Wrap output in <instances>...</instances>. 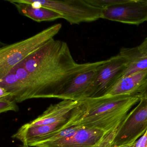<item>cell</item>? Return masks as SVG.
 <instances>
[{
    "label": "cell",
    "instance_id": "obj_16",
    "mask_svg": "<svg viewBox=\"0 0 147 147\" xmlns=\"http://www.w3.org/2000/svg\"><path fill=\"white\" fill-rule=\"evenodd\" d=\"M125 1V0H88L90 4L101 10L121 4Z\"/></svg>",
    "mask_w": 147,
    "mask_h": 147
},
{
    "label": "cell",
    "instance_id": "obj_21",
    "mask_svg": "<svg viewBox=\"0 0 147 147\" xmlns=\"http://www.w3.org/2000/svg\"><path fill=\"white\" fill-rule=\"evenodd\" d=\"M20 147H30L29 145H26V144H23V145H21Z\"/></svg>",
    "mask_w": 147,
    "mask_h": 147
},
{
    "label": "cell",
    "instance_id": "obj_22",
    "mask_svg": "<svg viewBox=\"0 0 147 147\" xmlns=\"http://www.w3.org/2000/svg\"><path fill=\"white\" fill-rule=\"evenodd\" d=\"M133 144H131V145H129V146H128V147H132V145H133Z\"/></svg>",
    "mask_w": 147,
    "mask_h": 147
},
{
    "label": "cell",
    "instance_id": "obj_1",
    "mask_svg": "<svg viewBox=\"0 0 147 147\" xmlns=\"http://www.w3.org/2000/svg\"><path fill=\"white\" fill-rule=\"evenodd\" d=\"M105 61L78 63L67 44L54 38L0 79V87L10 92L11 98L18 103L32 98H56L76 76Z\"/></svg>",
    "mask_w": 147,
    "mask_h": 147
},
{
    "label": "cell",
    "instance_id": "obj_8",
    "mask_svg": "<svg viewBox=\"0 0 147 147\" xmlns=\"http://www.w3.org/2000/svg\"><path fill=\"white\" fill-rule=\"evenodd\" d=\"M84 112L83 101L80 100L70 117L68 118L45 125L32 126L27 123L22 125L12 136V138L21 141L23 144L27 145L34 139L76 124L81 119Z\"/></svg>",
    "mask_w": 147,
    "mask_h": 147
},
{
    "label": "cell",
    "instance_id": "obj_9",
    "mask_svg": "<svg viewBox=\"0 0 147 147\" xmlns=\"http://www.w3.org/2000/svg\"><path fill=\"white\" fill-rule=\"evenodd\" d=\"M107 135L102 130L82 126L69 137L53 142L36 144L31 147H100Z\"/></svg>",
    "mask_w": 147,
    "mask_h": 147
},
{
    "label": "cell",
    "instance_id": "obj_18",
    "mask_svg": "<svg viewBox=\"0 0 147 147\" xmlns=\"http://www.w3.org/2000/svg\"><path fill=\"white\" fill-rule=\"evenodd\" d=\"M137 48L140 54L142 55H147V37L140 45L137 46Z\"/></svg>",
    "mask_w": 147,
    "mask_h": 147
},
{
    "label": "cell",
    "instance_id": "obj_15",
    "mask_svg": "<svg viewBox=\"0 0 147 147\" xmlns=\"http://www.w3.org/2000/svg\"><path fill=\"white\" fill-rule=\"evenodd\" d=\"M19 107L16 102L9 98H0V113L6 112L8 111H18Z\"/></svg>",
    "mask_w": 147,
    "mask_h": 147
},
{
    "label": "cell",
    "instance_id": "obj_6",
    "mask_svg": "<svg viewBox=\"0 0 147 147\" xmlns=\"http://www.w3.org/2000/svg\"><path fill=\"white\" fill-rule=\"evenodd\" d=\"M129 63L128 57L121 51L106 60L99 68L88 98H98L105 95L123 76Z\"/></svg>",
    "mask_w": 147,
    "mask_h": 147
},
{
    "label": "cell",
    "instance_id": "obj_20",
    "mask_svg": "<svg viewBox=\"0 0 147 147\" xmlns=\"http://www.w3.org/2000/svg\"><path fill=\"white\" fill-rule=\"evenodd\" d=\"M11 94L3 88L0 87V98H11Z\"/></svg>",
    "mask_w": 147,
    "mask_h": 147
},
{
    "label": "cell",
    "instance_id": "obj_3",
    "mask_svg": "<svg viewBox=\"0 0 147 147\" xmlns=\"http://www.w3.org/2000/svg\"><path fill=\"white\" fill-rule=\"evenodd\" d=\"M61 24L53 25L23 41L0 49V79L5 77L18 63L44 46L59 33Z\"/></svg>",
    "mask_w": 147,
    "mask_h": 147
},
{
    "label": "cell",
    "instance_id": "obj_5",
    "mask_svg": "<svg viewBox=\"0 0 147 147\" xmlns=\"http://www.w3.org/2000/svg\"><path fill=\"white\" fill-rule=\"evenodd\" d=\"M147 129V99L141 98L138 105L129 113L117 129L110 147L134 144Z\"/></svg>",
    "mask_w": 147,
    "mask_h": 147
},
{
    "label": "cell",
    "instance_id": "obj_14",
    "mask_svg": "<svg viewBox=\"0 0 147 147\" xmlns=\"http://www.w3.org/2000/svg\"><path fill=\"white\" fill-rule=\"evenodd\" d=\"M120 51L126 55L129 59V63L123 76L147 69V55L140 54L137 47L122 49Z\"/></svg>",
    "mask_w": 147,
    "mask_h": 147
},
{
    "label": "cell",
    "instance_id": "obj_23",
    "mask_svg": "<svg viewBox=\"0 0 147 147\" xmlns=\"http://www.w3.org/2000/svg\"><path fill=\"white\" fill-rule=\"evenodd\" d=\"M146 131H147V130H146Z\"/></svg>",
    "mask_w": 147,
    "mask_h": 147
},
{
    "label": "cell",
    "instance_id": "obj_17",
    "mask_svg": "<svg viewBox=\"0 0 147 147\" xmlns=\"http://www.w3.org/2000/svg\"><path fill=\"white\" fill-rule=\"evenodd\" d=\"M132 147H147V131L133 144Z\"/></svg>",
    "mask_w": 147,
    "mask_h": 147
},
{
    "label": "cell",
    "instance_id": "obj_19",
    "mask_svg": "<svg viewBox=\"0 0 147 147\" xmlns=\"http://www.w3.org/2000/svg\"><path fill=\"white\" fill-rule=\"evenodd\" d=\"M138 94L140 98L147 99V79Z\"/></svg>",
    "mask_w": 147,
    "mask_h": 147
},
{
    "label": "cell",
    "instance_id": "obj_2",
    "mask_svg": "<svg viewBox=\"0 0 147 147\" xmlns=\"http://www.w3.org/2000/svg\"><path fill=\"white\" fill-rule=\"evenodd\" d=\"M140 99L138 94L87 98L82 100L84 114L76 124L107 132L100 147H110L117 129Z\"/></svg>",
    "mask_w": 147,
    "mask_h": 147
},
{
    "label": "cell",
    "instance_id": "obj_12",
    "mask_svg": "<svg viewBox=\"0 0 147 147\" xmlns=\"http://www.w3.org/2000/svg\"><path fill=\"white\" fill-rule=\"evenodd\" d=\"M147 79V69L122 76L104 96L138 94Z\"/></svg>",
    "mask_w": 147,
    "mask_h": 147
},
{
    "label": "cell",
    "instance_id": "obj_11",
    "mask_svg": "<svg viewBox=\"0 0 147 147\" xmlns=\"http://www.w3.org/2000/svg\"><path fill=\"white\" fill-rule=\"evenodd\" d=\"M80 100H63L51 105L41 115L30 123V125H45L56 123L70 117Z\"/></svg>",
    "mask_w": 147,
    "mask_h": 147
},
{
    "label": "cell",
    "instance_id": "obj_7",
    "mask_svg": "<svg viewBox=\"0 0 147 147\" xmlns=\"http://www.w3.org/2000/svg\"><path fill=\"white\" fill-rule=\"evenodd\" d=\"M101 18L139 25L147 22V0H125L123 3L102 10Z\"/></svg>",
    "mask_w": 147,
    "mask_h": 147
},
{
    "label": "cell",
    "instance_id": "obj_13",
    "mask_svg": "<svg viewBox=\"0 0 147 147\" xmlns=\"http://www.w3.org/2000/svg\"><path fill=\"white\" fill-rule=\"evenodd\" d=\"M15 6L19 13L38 23L63 18L56 12L43 7H36L25 0H6Z\"/></svg>",
    "mask_w": 147,
    "mask_h": 147
},
{
    "label": "cell",
    "instance_id": "obj_10",
    "mask_svg": "<svg viewBox=\"0 0 147 147\" xmlns=\"http://www.w3.org/2000/svg\"><path fill=\"white\" fill-rule=\"evenodd\" d=\"M100 66L79 75L56 98L63 100H80L88 98Z\"/></svg>",
    "mask_w": 147,
    "mask_h": 147
},
{
    "label": "cell",
    "instance_id": "obj_4",
    "mask_svg": "<svg viewBox=\"0 0 147 147\" xmlns=\"http://www.w3.org/2000/svg\"><path fill=\"white\" fill-rule=\"evenodd\" d=\"M35 7H43L58 13L70 24L89 23L101 18L102 10L88 0H25Z\"/></svg>",
    "mask_w": 147,
    "mask_h": 147
}]
</instances>
